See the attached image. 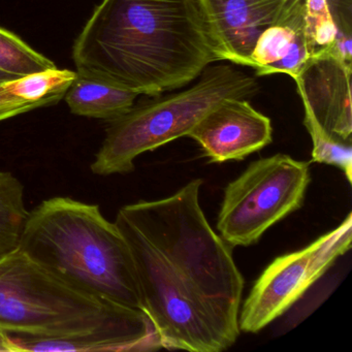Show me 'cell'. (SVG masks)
<instances>
[{
	"label": "cell",
	"mask_w": 352,
	"mask_h": 352,
	"mask_svg": "<svg viewBox=\"0 0 352 352\" xmlns=\"http://www.w3.org/2000/svg\"><path fill=\"white\" fill-rule=\"evenodd\" d=\"M304 124L312 140V162L336 166L352 183L351 142L342 141L325 133L312 118L305 115Z\"/></svg>",
	"instance_id": "17"
},
{
	"label": "cell",
	"mask_w": 352,
	"mask_h": 352,
	"mask_svg": "<svg viewBox=\"0 0 352 352\" xmlns=\"http://www.w3.org/2000/svg\"><path fill=\"white\" fill-rule=\"evenodd\" d=\"M203 183L193 179L170 197L123 206L114 221L133 256L144 312L166 349L221 352L241 333L244 278L232 247L204 213Z\"/></svg>",
	"instance_id": "1"
},
{
	"label": "cell",
	"mask_w": 352,
	"mask_h": 352,
	"mask_svg": "<svg viewBox=\"0 0 352 352\" xmlns=\"http://www.w3.org/2000/svg\"><path fill=\"white\" fill-rule=\"evenodd\" d=\"M150 324L145 313L87 296L20 250L0 258V331L63 338Z\"/></svg>",
	"instance_id": "5"
},
{
	"label": "cell",
	"mask_w": 352,
	"mask_h": 352,
	"mask_svg": "<svg viewBox=\"0 0 352 352\" xmlns=\"http://www.w3.org/2000/svg\"><path fill=\"white\" fill-rule=\"evenodd\" d=\"M305 1L296 0L281 20L257 38L249 63L257 76L284 74L294 79L314 53L307 38Z\"/></svg>",
	"instance_id": "12"
},
{
	"label": "cell",
	"mask_w": 352,
	"mask_h": 352,
	"mask_svg": "<svg viewBox=\"0 0 352 352\" xmlns=\"http://www.w3.org/2000/svg\"><path fill=\"white\" fill-rule=\"evenodd\" d=\"M199 82L177 94L152 96L133 104L110 121L106 138L92 162L98 176L124 175L135 170V160L179 138L188 137L193 127L220 102L247 100L258 92L253 76L230 65H209Z\"/></svg>",
	"instance_id": "4"
},
{
	"label": "cell",
	"mask_w": 352,
	"mask_h": 352,
	"mask_svg": "<svg viewBox=\"0 0 352 352\" xmlns=\"http://www.w3.org/2000/svg\"><path fill=\"white\" fill-rule=\"evenodd\" d=\"M310 164L278 153L259 158L224 190L218 234L228 245L256 244L272 226L304 205Z\"/></svg>",
	"instance_id": "6"
},
{
	"label": "cell",
	"mask_w": 352,
	"mask_h": 352,
	"mask_svg": "<svg viewBox=\"0 0 352 352\" xmlns=\"http://www.w3.org/2000/svg\"><path fill=\"white\" fill-rule=\"evenodd\" d=\"M18 250L87 296L144 312L129 245L98 205L43 201L30 212Z\"/></svg>",
	"instance_id": "3"
},
{
	"label": "cell",
	"mask_w": 352,
	"mask_h": 352,
	"mask_svg": "<svg viewBox=\"0 0 352 352\" xmlns=\"http://www.w3.org/2000/svg\"><path fill=\"white\" fill-rule=\"evenodd\" d=\"M38 108V104L14 96L6 87L5 83L0 84V121L13 118L18 115L24 114Z\"/></svg>",
	"instance_id": "19"
},
{
	"label": "cell",
	"mask_w": 352,
	"mask_h": 352,
	"mask_svg": "<svg viewBox=\"0 0 352 352\" xmlns=\"http://www.w3.org/2000/svg\"><path fill=\"white\" fill-rule=\"evenodd\" d=\"M296 0H201L222 60L249 67L261 34L285 15Z\"/></svg>",
	"instance_id": "10"
},
{
	"label": "cell",
	"mask_w": 352,
	"mask_h": 352,
	"mask_svg": "<svg viewBox=\"0 0 352 352\" xmlns=\"http://www.w3.org/2000/svg\"><path fill=\"white\" fill-rule=\"evenodd\" d=\"M78 73L157 96L222 60L201 0H102L73 48Z\"/></svg>",
	"instance_id": "2"
},
{
	"label": "cell",
	"mask_w": 352,
	"mask_h": 352,
	"mask_svg": "<svg viewBox=\"0 0 352 352\" xmlns=\"http://www.w3.org/2000/svg\"><path fill=\"white\" fill-rule=\"evenodd\" d=\"M77 73L69 69H49L5 83L18 98L42 107L52 106L63 100Z\"/></svg>",
	"instance_id": "15"
},
{
	"label": "cell",
	"mask_w": 352,
	"mask_h": 352,
	"mask_svg": "<svg viewBox=\"0 0 352 352\" xmlns=\"http://www.w3.org/2000/svg\"><path fill=\"white\" fill-rule=\"evenodd\" d=\"M352 214L300 250L276 257L241 305V331L256 333L289 310L351 248Z\"/></svg>",
	"instance_id": "7"
},
{
	"label": "cell",
	"mask_w": 352,
	"mask_h": 352,
	"mask_svg": "<svg viewBox=\"0 0 352 352\" xmlns=\"http://www.w3.org/2000/svg\"><path fill=\"white\" fill-rule=\"evenodd\" d=\"M30 214L21 181L0 170V258L19 249Z\"/></svg>",
	"instance_id": "14"
},
{
	"label": "cell",
	"mask_w": 352,
	"mask_h": 352,
	"mask_svg": "<svg viewBox=\"0 0 352 352\" xmlns=\"http://www.w3.org/2000/svg\"><path fill=\"white\" fill-rule=\"evenodd\" d=\"M65 96L73 114L112 121L129 112L139 94L112 82L77 72Z\"/></svg>",
	"instance_id": "13"
},
{
	"label": "cell",
	"mask_w": 352,
	"mask_h": 352,
	"mask_svg": "<svg viewBox=\"0 0 352 352\" xmlns=\"http://www.w3.org/2000/svg\"><path fill=\"white\" fill-rule=\"evenodd\" d=\"M294 80L305 115L329 135L351 142V58L339 45L315 51Z\"/></svg>",
	"instance_id": "8"
},
{
	"label": "cell",
	"mask_w": 352,
	"mask_h": 352,
	"mask_svg": "<svg viewBox=\"0 0 352 352\" xmlns=\"http://www.w3.org/2000/svg\"><path fill=\"white\" fill-rule=\"evenodd\" d=\"M13 80H16V78L12 77L11 75H8V74L3 73V72H0V84L7 83V82L13 81Z\"/></svg>",
	"instance_id": "20"
},
{
	"label": "cell",
	"mask_w": 352,
	"mask_h": 352,
	"mask_svg": "<svg viewBox=\"0 0 352 352\" xmlns=\"http://www.w3.org/2000/svg\"><path fill=\"white\" fill-rule=\"evenodd\" d=\"M162 348L153 324L109 327L63 338L32 337L0 331V351L142 352Z\"/></svg>",
	"instance_id": "11"
},
{
	"label": "cell",
	"mask_w": 352,
	"mask_h": 352,
	"mask_svg": "<svg viewBox=\"0 0 352 352\" xmlns=\"http://www.w3.org/2000/svg\"><path fill=\"white\" fill-rule=\"evenodd\" d=\"M212 164L243 160L273 141L271 119L246 100L228 98L210 111L189 133Z\"/></svg>",
	"instance_id": "9"
},
{
	"label": "cell",
	"mask_w": 352,
	"mask_h": 352,
	"mask_svg": "<svg viewBox=\"0 0 352 352\" xmlns=\"http://www.w3.org/2000/svg\"><path fill=\"white\" fill-rule=\"evenodd\" d=\"M305 22L307 38L314 52L338 44L339 32L329 9V0H306Z\"/></svg>",
	"instance_id": "18"
},
{
	"label": "cell",
	"mask_w": 352,
	"mask_h": 352,
	"mask_svg": "<svg viewBox=\"0 0 352 352\" xmlns=\"http://www.w3.org/2000/svg\"><path fill=\"white\" fill-rule=\"evenodd\" d=\"M56 67L52 60L30 48L19 36L0 28V72L19 79Z\"/></svg>",
	"instance_id": "16"
}]
</instances>
